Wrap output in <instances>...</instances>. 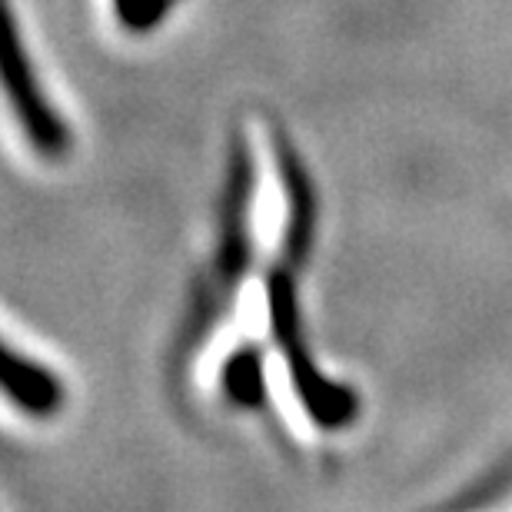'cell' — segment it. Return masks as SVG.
<instances>
[{
    "mask_svg": "<svg viewBox=\"0 0 512 512\" xmlns=\"http://www.w3.org/2000/svg\"><path fill=\"white\" fill-rule=\"evenodd\" d=\"M0 396L30 419H50L64 406V383L0 340Z\"/></svg>",
    "mask_w": 512,
    "mask_h": 512,
    "instance_id": "7a4b0ae2",
    "label": "cell"
},
{
    "mask_svg": "<svg viewBox=\"0 0 512 512\" xmlns=\"http://www.w3.org/2000/svg\"><path fill=\"white\" fill-rule=\"evenodd\" d=\"M0 94L14 124L27 137L30 150L44 160H60L70 150V130L50 100L40 90V80L30 64L24 37H20L14 4L0 0Z\"/></svg>",
    "mask_w": 512,
    "mask_h": 512,
    "instance_id": "6da1fadb",
    "label": "cell"
}]
</instances>
